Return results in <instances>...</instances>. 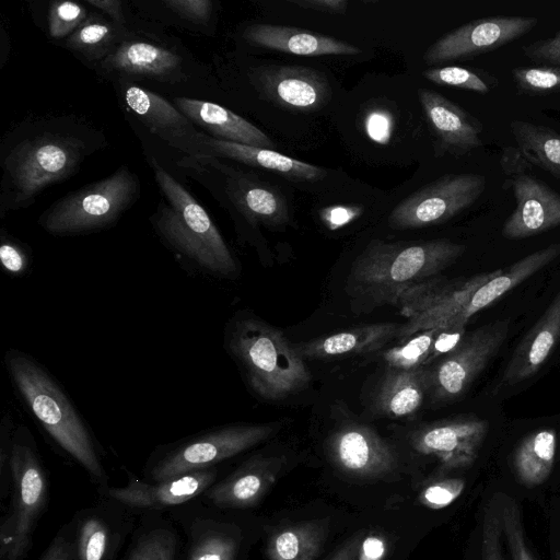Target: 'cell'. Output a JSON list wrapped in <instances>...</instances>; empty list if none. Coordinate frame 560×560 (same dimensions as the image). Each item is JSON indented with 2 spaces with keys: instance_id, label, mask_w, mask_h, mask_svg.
<instances>
[{
  "instance_id": "681fc988",
  "label": "cell",
  "mask_w": 560,
  "mask_h": 560,
  "mask_svg": "<svg viewBox=\"0 0 560 560\" xmlns=\"http://www.w3.org/2000/svg\"><path fill=\"white\" fill-rule=\"evenodd\" d=\"M362 212L361 208L350 206H331L320 212V218L330 230H337L353 221Z\"/></svg>"
},
{
  "instance_id": "816d5d0a",
  "label": "cell",
  "mask_w": 560,
  "mask_h": 560,
  "mask_svg": "<svg viewBox=\"0 0 560 560\" xmlns=\"http://www.w3.org/2000/svg\"><path fill=\"white\" fill-rule=\"evenodd\" d=\"M500 165L506 179L523 173H527L532 166L522 151L518 148L511 145L503 148L500 158Z\"/></svg>"
},
{
  "instance_id": "603a6c76",
  "label": "cell",
  "mask_w": 560,
  "mask_h": 560,
  "mask_svg": "<svg viewBox=\"0 0 560 560\" xmlns=\"http://www.w3.org/2000/svg\"><path fill=\"white\" fill-rule=\"evenodd\" d=\"M124 101L151 132L179 150L195 153L199 132L176 106L135 84L124 89Z\"/></svg>"
},
{
  "instance_id": "f546056e",
  "label": "cell",
  "mask_w": 560,
  "mask_h": 560,
  "mask_svg": "<svg viewBox=\"0 0 560 560\" xmlns=\"http://www.w3.org/2000/svg\"><path fill=\"white\" fill-rule=\"evenodd\" d=\"M560 256V241L540 248L509 268L502 269L479 287L456 318L453 327L465 328L467 322L478 312L494 303L505 293L521 284Z\"/></svg>"
},
{
  "instance_id": "e575fe53",
  "label": "cell",
  "mask_w": 560,
  "mask_h": 560,
  "mask_svg": "<svg viewBox=\"0 0 560 560\" xmlns=\"http://www.w3.org/2000/svg\"><path fill=\"white\" fill-rule=\"evenodd\" d=\"M325 536V525L319 521L287 526L269 539L268 560H315Z\"/></svg>"
},
{
  "instance_id": "8992f818",
  "label": "cell",
  "mask_w": 560,
  "mask_h": 560,
  "mask_svg": "<svg viewBox=\"0 0 560 560\" xmlns=\"http://www.w3.org/2000/svg\"><path fill=\"white\" fill-rule=\"evenodd\" d=\"M280 428V422L233 423L160 445L151 453L144 465L143 479L160 481L219 466L222 462L268 440Z\"/></svg>"
},
{
  "instance_id": "30bf717a",
  "label": "cell",
  "mask_w": 560,
  "mask_h": 560,
  "mask_svg": "<svg viewBox=\"0 0 560 560\" xmlns=\"http://www.w3.org/2000/svg\"><path fill=\"white\" fill-rule=\"evenodd\" d=\"M499 271L495 269L452 282L434 278L404 290L396 305L407 322L401 324L397 339L404 341L433 327H453L474 292Z\"/></svg>"
},
{
  "instance_id": "7a4b0ae2",
  "label": "cell",
  "mask_w": 560,
  "mask_h": 560,
  "mask_svg": "<svg viewBox=\"0 0 560 560\" xmlns=\"http://www.w3.org/2000/svg\"><path fill=\"white\" fill-rule=\"evenodd\" d=\"M466 252L447 238L419 243L371 241L354 259L348 292L370 305L397 304L400 293L436 278Z\"/></svg>"
},
{
  "instance_id": "9c48e42d",
  "label": "cell",
  "mask_w": 560,
  "mask_h": 560,
  "mask_svg": "<svg viewBox=\"0 0 560 560\" xmlns=\"http://www.w3.org/2000/svg\"><path fill=\"white\" fill-rule=\"evenodd\" d=\"M486 185L481 174H445L402 199L390 212L388 224L395 230H409L448 221L472 206Z\"/></svg>"
},
{
  "instance_id": "f6af8a7d",
  "label": "cell",
  "mask_w": 560,
  "mask_h": 560,
  "mask_svg": "<svg viewBox=\"0 0 560 560\" xmlns=\"http://www.w3.org/2000/svg\"><path fill=\"white\" fill-rule=\"evenodd\" d=\"M0 261L8 275L23 277L28 272L32 259L24 245L10 235H2Z\"/></svg>"
},
{
  "instance_id": "836d02e7",
  "label": "cell",
  "mask_w": 560,
  "mask_h": 560,
  "mask_svg": "<svg viewBox=\"0 0 560 560\" xmlns=\"http://www.w3.org/2000/svg\"><path fill=\"white\" fill-rule=\"evenodd\" d=\"M511 133L527 161L560 179V133L547 126L512 119Z\"/></svg>"
},
{
  "instance_id": "7dc6e473",
  "label": "cell",
  "mask_w": 560,
  "mask_h": 560,
  "mask_svg": "<svg viewBox=\"0 0 560 560\" xmlns=\"http://www.w3.org/2000/svg\"><path fill=\"white\" fill-rule=\"evenodd\" d=\"M163 3L183 19L199 24L207 23L213 11L209 0H167Z\"/></svg>"
},
{
  "instance_id": "d590c367",
  "label": "cell",
  "mask_w": 560,
  "mask_h": 560,
  "mask_svg": "<svg viewBox=\"0 0 560 560\" xmlns=\"http://www.w3.org/2000/svg\"><path fill=\"white\" fill-rule=\"evenodd\" d=\"M422 74L428 81L435 84L479 94H489L500 84L493 73L479 68L445 66L429 68Z\"/></svg>"
},
{
  "instance_id": "7c38bea8",
  "label": "cell",
  "mask_w": 560,
  "mask_h": 560,
  "mask_svg": "<svg viewBox=\"0 0 560 560\" xmlns=\"http://www.w3.org/2000/svg\"><path fill=\"white\" fill-rule=\"evenodd\" d=\"M167 513L184 535L180 560H241L244 532L230 511L198 499Z\"/></svg>"
},
{
  "instance_id": "d4e9b609",
  "label": "cell",
  "mask_w": 560,
  "mask_h": 560,
  "mask_svg": "<svg viewBox=\"0 0 560 560\" xmlns=\"http://www.w3.org/2000/svg\"><path fill=\"white\" fill-rule=\"evenodd\" d=\"M195 153L220 155L244 164L269 170L294 180L316 182L326 176V171L313 164L283 155L271 149L219 140L203 133L198 135Z\"/></svg>"
},
{
  "instance_id": "5bb4252c",
  "label": "cell",
  "mask_w": 560,
  "mask_h": 560,
  "mask_svg": "<svg viewBox=\"0 0 560 560\" xmlns=\"http://www.w3.org/2000/svg\"><path fill=\"white\" fill-rule=\"evenodd\" d=\"M538 23L534 16H485L446 33L424 52L427 65L474 58L517 40Z\"/></svg>"
},
{
  "instance_id": "2e32d148",
  "label": "cell",
  "mask_w": 560,
  "mask_h": 560,
  "mask_svg": "<svg viewBox=\"0 0 560 560\" xmlns=\"http://www.w3.org/2000/svg\"><path fill=\"white\" fill-rule=\"evenodd\" d=\"M489 430V423L477 417H456L421 425L410 435L412 447L434 456L442 469L472 465Z\"/></svg>"
},
{
  "instance_id": "74e56055",
  "label": "cell",
  "mask_w": 560,
  "mask_h": 560,
  "mask_svg": "<svg viewBox=\"0 0 560 560\" xmlns=\"http://www.w3.org/2000/svg\"><path fill=\"white\" fill-rule=\"evenodd\" d=\"M497 494L503 540L509 549L510 560H535L527 545L522 513L516 500L502 492Z\"/></svg>"
},
{
  "instance_id": "cb8c5ba5",
  "label": "cell",
  "mask_w": 560,
  "mask_h": 560,
  "mask_svg": "<svg viewBox=\"0 0 560 560\" xmlns=\"http://www.w3.org/2000/svg\"><path fill=\"white\" fill-rule=\"evenodd\" d=\"M243 36L254 46L298 56H351L361 51L347 42L293 26L252 24Z\"/></svg>"
},
{
  "instance_id": "bcb514c9",
  "label": "cell",
  "mask_w": 560,
  "mask_h": 560,
  "mask_svg": "<svg viewBox=\"0 0 560 560\" xmlns=\"http://www.w3.org/2000/svg\"><path fill=\"white\" fill-rule=\"evenodd\" d=\"M522 54L536 63L560 66V31L553 36L522 46Z\"/></svg>"
},
{
  "instance_id": "7bdbcfd3",
  "label": "cell",
  "mask_w": 560,
  "mask_h": 560,
  "mask_svg": "<svg viewBox=\"0 0 560 560\" xmlns=\"http://www.w3.org/2000/svg\"><path fill=\"white\" fill-rule=\"evenodd\" d=\"M465 485V480L460 478H446L433 481L421 491L419 501L430 509L446 508L463 493Z\"/></svg>"
},
{
  "instance_id": "ba28073f",
  "label": "cell",
  "mask_w": 560,
  "mask_h": 560,
  "mask_svg": "<svg viewBox=\"0 0 560 560\" xmlns=\"http://www.w3.org/2000/svg\"><path fill=\"white\" fill-rule=\"evenodd\" d=\"M85 153L81 139L59 133H44L18 144L5 162L12 207L26 205L47 186L71 176Z\"/></svg>"
},
{
  "instance_id": "db71d44e",
  "label": "cell",
  "mask_w": 560,
  "mask_h": 560,
  "mask_svg": "<svg viewBox=\"0 0 560 560\" xmlns=\"http://www.w3.org/2000/svg\"><path fill=\"white\" fill-rule=\"evenodd\" d=\"M289 2L303 9L329 13H343L349 4L345 0H290Z\"/></svg>"
},
{
  "instance_id": "52a82bcc",
  "label": "cell",
  "mask_w": 560,
  "mask_h": 560,
  "mask_svg": "<svg viewBox=\"0 0 560 560\" xmlns=\"http://www.w3.org/2000/svg\"><path fill=\"white\" fill-rule=\"evenodd\" d=\"M138 189L135 174L121 166L110 176L62 197L38 222L56 236L96 232L114 224L133 202Z\"/></svg>"
},
{
  "instance_id": "ab89813d",
  "label": "cell",
  "mask_w": 560,
  "mask_h": 560,
  "mask_svg": "<svg viewBox=\"0 0 560 560\" xmlns=\"http://www.w3.org/2000/svg\"><path fill=\"white\" fill-rule=\"evenodd\" d=\"M116 24L100 18H88L86 21L67 39V46L82 52H98L114 40Z\"/></svg>"
},
{
  "instance_id": "ac0fdd59",
  "label": "cell",
  "mask_w": 560,
  "mask_h": 560,
  "mask_svg": "<svg viewBox=\"0 0 560 560\" xmlns=\"http://www.w3.org/2000/svg\"><path fill=\"white\" fill-rule=\"evenodd\" d=\"M327 448L332 463L343 472L355 477L381 478L396 466L390 445L365 424H342L329 436Z\"/></svg>"
},
{
  "instance_id": "f5cc1de1",
  "label": "cell",
  "mask_w": 560,
  "mask_h": 560,
  "mask_svg": "<svg viewBox=\"0 0 560 560\" xmlns=\"http://www.w3.org/2000/svg\"><path fill=\"white\" fill-rule=\"evenodd\" d=\"M386 540L378 534H371L361 540L357 560H383L386 553Z\"/></svg>"
},
{
  "instance_id": "3957f363",
  "label": "cell",
  "mask_w": 560,
  "mask_h": 560,
  "mask_svg": "<svg viewBox=\"0 0 560 560\" xmlns=\"http://www.w3.org/2000/svg\"><path fill=\"white\" fill-rule=\"evenodd\" d=\"M224 347L250 389L266 400L285 399L305 389L312 375L282 330L245 313L228 323Z\"/></svg>"
},
{
  "instance_id": "f907efd6",
  "label": "cell",
  "mask_w": 560,
  "mask_h": 560,
  "mask_svg": "<svg viewBox=\"0 0 560 560\" xmlns=\"http://www.w3.org/2000/svg\"><path fill=\"white\" fill-rule=\"evenodd\" d=\"M365 130L373 141L386 143L392 132L390 116L382 110L372 112L365 119Z\"/></svg>"
},
{
  "instance_id": "d6986e66",
  "label": "cell",
  "mask_w": 560,
  "mask_h": 560,
  "mask_svg": "<svg viewBox=\"0 0 560 560\" xmlns=\"http://www.w3.org/2000/svg\"><path fill=\"white\" fill-rule=\"evenodd\" d=\"M503 188H511L516 201L502 228L504 238L523 240L560 225V194L545 182L523 173L505 179Z\"/></svg>"
},
{
  "instance_id": "8fae6325",
  "label": "cell",
  "mask_w": 560,
  "mask_h": 560,
  "mask_svg": "<svg viewBox=\"0 0 560 560\" xmlns=\"http://www.w3.org/2000/svg\"><path fill=\"white\" fill-rule=\"evenodd\" d=\"M509 319H497L462 340L430 370V395L435 402H448L467 392L508 338Z\"/></svg>"
},
{
  "instance_id": "f1b7e54d",
  "label": "cell",
  "mask_w": 560,
  "mask_h": 560,
  "mask_svg": "<svg viewBox=\"0 0 560 560\" xmlns=\"http://www.w3.org/2000/svg\"><path fill=\"white\" fill-rule=\"evenodd\" d=\"M400 326L401 324L393 323L359 325L295 343L294 348L304 360L364 354L376 351L397 338Z\"/></svg>"
},
{
  "instance_id": "11a10c76",
  "label": "cell",
  "mask_w": 560,
  "mask_h": 560,
  "mask_svg": "<svg viewBox=\"0 0 560 560\" xmlns=\"http://www.w3.org/2000/svg\"><path fill=\"white\" fill-rule=\"evenodd\" d=\"M88 3L104 11L113 23L121 26L124 23L122 2L119 0H88Z\"/></svg>"
},
{
  "instance_id": "9f6ffc18",
  "label": "cell",
  "mask_w": 560,
  "mask_h": 560,
  "mask_svg": "<svg viewBox=\"0 0 560 560\" xmlns=\"http://www.w3.org/2000/svg\"><path fill=\"white\" fill-rule=\"evenodd\" d=\"M360 544V536H353L326 560H357Z\"/></svg>"
},
{
  "instance_id": "83f0119b",
  "label": "cell",
  "mask_w": 560,
  "mask_h": 560,
  "mask_svg": "<svg viewBox=\"0 0 560 560\" xmlns=\"http://www.w3.org/2000/svg\"><path fill=\"white\" fill-rule=\"evenodd\" d=\"M108 71L159 81H178L185 75L182 59L173 51L147 42H124L102 61Z\"/></svg>"
},
{
  "instance_id": "7402d4cb",
  "label": "cell",
  "mask_w": 560,
  "mask_h": 560,
  "mask_svg": "<svg viewBox=\"0 0 560 560\" xmlns=\"http://www.w3.org/2000/svg\"><path fill=\"white\" fill-rule=\"evenodd\" d=\"M560 341V289L514 350L495 393L535 375Z\"/></svg>"
},
{
  "instance_id": "ffe728a7",
  "label": "cell",
  "mask_w": 560,
  "mask_h": 560,
  "mask_svg": "<svg viewBox=\"0 0 560 560\" xmlns=\"http://www.w3.org/2000/svg\"><path fill=\"white\" fill-rule=\"evenodd\" d=\"M282 466L278 457L254 456L234 471L221 477L200 498L224 511L245 510L255 505L276 481Z\"/></svg>"
},
{
  "instance_id": "44dd1931",
  "label": "cell",
  "mask_w": 560,
  "mask_h": 560,
  "mask_svg": "<svg viewBox=\"0 0 560 560\" xmlns=\"http://www.w3.org/2000/svg\"><path fill=\"white\" fill-rule=\"evenodd\" d=\"M424 115L438 138L441 152L462 156L482 147V122L442 94L420 89Z\"/></svg>"
},
{
  "instance_id": "f35d334b",
  "label": "cell",
  "mask_w": 560,
  "mask_h": 560,
  "mask_svg": "<svg viewBox=\"0 0 560 560\" xmlns=\"http://www.w3.org/2000/svg\"><path fill=\"white\" fill-rule=\"evenodd\" d=\"M511 74L522 94L548 95L560 92V66L515 67Z\"/></svg>"
},
{
  "instance_id": "c3c4849f",
  "label": "cell",
  "mask_w": 560,
  "mask_h": 560,
  "mask_svg": "<svg viewBox=\"0 0 560 560\" xmlns=\"http://www.w3.org/2000/svg\"><path fill=\"white\" fill-rule=\"evenodd\" d=\"M38 560H75L72 530L69 522L60 526Z\"/></svg>"
},
{
  "instance_id": "4fadbf2b",
  "label": "cell",
  "mask_w": 560,
  "mask_h": 560,
  "mask_svg": "<svg viewBox=\"0 0 560 560\" xmlns=\"http://www.w3.org/2000/svg\"><path fill=\"white\" fill-rule=\"evenodd\" d=\"M138 513L103 495L70 520L75 560H119L136 526Z\"/></svg>"
},
{
  "instance_id": "9a60e30c",
  "label": "cell",
  "mask_w": 560,
  "mask_h": 560,
  "mask_svg": "<svg viewBox=\"0 0 560 560\" xmlns=\"http://www.w3.org/2000/svg\"><path fill=\"white\" fill-rule=\"evenodd\" d=\"M127 482L121 487L97 488V495L114 499L136 513L170 512L203 493L221 478L219 466L179 475L160 481H147L125 468Z\"/></svg>"
},
{
  "instance_id": "b9f144b4",
  "label": "cell",
  "mask_w": 560,
  "mask_h": 560,
  "mask_svg": "<svg viewBox=\"0 0 560 560\" xmlns=\"http://www.w3.org/2000/svg\"><path fill=\"white\" fill-rule=\"evenodd\" d=\"M88 19L86 9L73 1H55L48 11V32L55 39L74 33Z\"/></svg>"
},
{
  "instance_id": "1f68e13d",
  "label": "cell",
  "mask_w": 560,
  "mask_h": 560,
  "mask_svg": "<svg viewBox=\"0 0 560 560\" xmlns=\"http://www.w3.org/2000/svg\"><path fill=\"white\" fill-rule=\"evenodd\" d=\"M430 388L431 372L424 366L409 370L388 368L375 398V409L392 418L412 415Z\"/></svg>"
},
{
  "instance_id": "d6a6232c",
  "label": "cell",
  "mask_w": 560,
  "mask_h": 560,
  "mask_svg": "<svg viewBox=\"0 0 560 560\" xmlns=\"http://www.w3.org/2000/svg\"><path fill=\"white\" fill-rule=\"evenodd\" d=\"M557 433L540 429L528 434L516 447L513 466L518 481L535 487L549 477L556 456Z\"/></svg>"
},
{
  "instance_id": "ee69618b",
  "label": "cell",
  "mask_w": 560,
  "mask_h": 560,
  "mask_svg": "<svg viewBox=\"0 0 560 560\" xmlns=\"http://www.w3.org/2000/svg\"><path fill=\"white\" fill-rule=\"evenodd\" d=\"M12 416L5 413L0 422V506L5 503L11 489V447L14 432Z\"/></svg>"
},
{
  "instance_id": "484cf974",
  "label": "cell",
  "mask_w": 560,
  "mask_h": 560,
  "mask_svg": "<svg viewBox=\"0 0 560 560\" xmlns=\"http://www.w3.org/2000/svg\"><path fill=\"white\" fill-rule=\"evenodd\" d=\"M184 535L167 512L138 514L136 526L119 560H180Z\"/></svg>"
},
{
  "instance_id": "4dcf8cb0",
  "label": "cell",
  "mask_w": 560,
  "mask_h": 560,
  "mask_svg": "<svg viewBox=\"0 0 560 560\" xmlns=\"http://www.w3.org/2000/svg\"><path fill=\"white\" fill-rule=\"evenodd\" d=\"M228 175V194L238 211L249 222L268 226H280L288 223V202L278 188L237 172Z\"/></svg>"
},
{
  "instance_id": "277c9868",
  "label": "cell",
  "mask_w": 560,
  "mask_h": 560,
  "mask_svg": "<svg viewBox=\"0 0 560 560\" xmlns=\"http://www.w3.org/2000/svg\"><path fill=\"white\" fill-rule=\"evenodd\" d=\"M155 179L171 206L152 218L165 244L191 272L233 279L238 265L207 211L167 172L154 164Z\"/></svg>"
},
{
  "instance_id": "5b68a950",
  "label": "cell",
  "mask_w": 560,
  "mask_h": 560,
  "mask_svg": "<svg viewBox=\"0 0 560 560\" xmlns=\"http://www.w3.org/2000/svg\"><path fill=\"white\" fill-rule=\"evenodd\" d=\"M10 466V494L0 506V560H24L48 502L47 472L25 424L14 429Z\"/></svg>"
},
{
  "instance_id": "6da1fadb",
  "label": "cell",
  "mask_w": 560,
  "mask_h": 560,
  "mask_svg": "<svg viewBox=\"0 0 560 560\" xmlns=\"http://www.w3.org/2000/svg\"><path fill=\"white\" fill-rule=\"evenodd\" d=\"M4 366L19 399L52 443L80 465L97 488L108 485L98 445L71 399L30 353L10 348Z\"/></svg>"
},
{
  "instance_id": "4316f807",
  "label": "cell",
  "mask_w": 560,
  "mask_h": 560,
  "mask_svg": "<svg viewBox=\"0 0 560 560\" xmlns=\"http://www.w3.org/2000/svg\"><path fill=\"white\" fill-rule=\"evenodd\" d=\"M176 108L192 124L200 126L215 139L273 149L276 144L260 129L232 110L215 103L175 97Z\"/></svg>"
},
{
  "instance_id": "8d00e7d4",
  "label": "cell",
  "mask_w": 560,
  "mask_h": 560,
  "mask_svg": "<svg viewBox=\"0 0 560 560\" xmlns=\"http://www.w3.org/2000/svg\"><path fill=\"white\" fill-rule=\"evenodd\" d=\"M442 327L421 330L402 341L397 347L383 353L388 368L417 369L433 361L434 346Z\"/></svg>"
},
{
  "instance_id": "e0dca14e",
  "label": "cell",
  "mask_w": 560,
  "mask_h": 560,
  "mask_svg": "<svg viewBox=\"0 0 560 560\" xmlns=\"http://www.w3.org/2000/svg\"><path fill=\"white\" fill-rule=\"evenodd\" d=\"M250 80L261 96L291 110H317L331 97L325 74L308 67L261 66L252 71Z\"/></svg>"
},
{
  "instance_id": "60d3db41",
  "label": "cell",
  "mask_w": 560,
  "mask_h": 560,
  "mask_svg": "<svg viewBox=\"0 0 560 560\" xmlns=\"http://www.w3.org/2000/svg\"><path fill=\"white\" fill-rule=\"evenodd\" d=\"M481 534L479 560H506L497 493L493 494L485 509Z\"/></svg>"
}]
</instances>
